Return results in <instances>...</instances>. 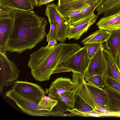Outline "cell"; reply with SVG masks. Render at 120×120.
<instances>
[{"mask_svg": "<svg viewBox=\"0 0 120 120\" xmlns=\"http://www.w3.org/2000/svg\"><path fill=\"white\" fill-rule=\"evenodd\" d=\"M13 18L12 31L6 45L7 51L21 54L31 49L46 36L48 22L45 17L32 11L15 10Z\"/></svg>", "mask_w": 120, "mask_h": 120, "instance_id": "obj_1", "label": "cell"}, {"mask_svg": "<svg viewBox=\"0 0 120 120\" xmlns=\"http://www.w3.org/2000/svg\"><path fill=\"white\" fill-rule=\"evenodd\" d=\"M77 50L73 43H60L50 47H41L30 55L28 66L31 75L39 82L49 80L54 71Z\"/></svg>", "mask_w": 120, "mask_h": 120, "instance_id": "obj_2", "label": "cell"}, {"mask_svg": "<svg viewBox=\"0 0 120 120\" xmlns=\"http://www.w3.org/2000/svg\"><path fill=\"white\" fill-rule=\"evenodd\" d=\"M5 96L13 100L23 112L35 116H56L58 112L38 110V105L41 100L24 95L10 90L6 92Z\"/></svg>", "mask_w": 120, "mask_h": 120, "instance_id": "obj_3", "label": "cell"}, {"mask_svg": "<svg viewBox=\"0 0 120 120\" xmlns=\"http://www.w3.org/2000/svg\"><path fill=\"white\" fill-rule=\"evenodd\" d=\"M90 60L85 47H81L68 57L53 74L72 72L83 75L88 66Z\"/></svg>", "mask_w": 120, "mask_h": 120, "instance_id": "obj_4", "label": "cell"}, {"mask_svg": "<svg viewBox=\"0 0 120 120\" xmlns=\"http://www.w3.org/2000/svg\"><path fill=\"white\" fill-rule=\"evenodd\" d=\"M20 71L15 63L10 60L6 52H0V92L4 87L12 85L17 81Z\"/></svg>", "mask_w": 120, "mask_h": 120, "instance_id": "obj_5", "label": "cell"}, {"mask_svg": "<svg viewBox=\"0 0 120 120\" xmlns=\"http://www.w3.org/2000/svg\"><path fill=\"white\" fill-rule=\"evenodd\" d=\"M45 15L49 22L54 21L57 23L58 27L57 41L65 42L67 38L68 20L63 17L59 11L57 6L54 3L46 5Z\"/></svg>", "mask_w": 120, "mask_h": 120, "instance_id": "obj_6", "label": "cell"}, {"mask_svg": "<svg viewBox=\"0 0 120 120\" xmlns=\"http://www.w3.org/2000/svg\"><path fill=\"white\" fill-rule=\"evenodd\" d=\"M98 16L93 12L77 21H69L67 38L69 40L74 39L77 40L79 39L90 27L96 22Z\"/></svg>", "mask_w": 120, "mask_h": 120, "instance_id": "obj_7", "label": "cell"}, {"mask_svg": "<svg viewBox=\"0 0 120 120\" xmlns=\"http://www.w3.org/2000/svg\"><path fill=\"white\" fill-rule=\"evenodd\" d=\"M102 44L97 52L90 59L88 66L84 74V79L86 81L96 75L103 76L105 74V65L103 55L105 46Z\"/></svg>", "mask_w": 120, "mask_h": 120, "instance_id": "obj_8", "label": "cell"}, {"mask_svg": "<svg viewBox=\"0 0 120 120\" xmlns=\"http://www.w3.org/2000/svg\"><path fill=\"white\" fill-rule=\"evenodd\" d=\"M11 88L18 93L40 100L46 95L45 91L40 86L26 81L17 80L12 84Z\"/></svg>", "mask_w": 120, "mask_h": 120, "instance_id": "obj_9", "label": "cell"}, {"mask_svg": "<svg viewBox=\"0 0 120 120\" xmlns=\"http://www.w3.org/2000/svg\"><path fill=\"white\" fill-rule=\"evenodd\" d=\"M98 0H58V10L65 18L74 11L81 9L98 1Z\"/></svg>", "mask_w": 120, "mask_h": 120, "instance_id": "obj_10", "label": "cell"}, {"mask_svg": "<svg viewBox=\"0 0 120 120\" xmlns=\"http://www.w3.org/2000/svg\"><path fill=\"white\" fill-rule=\"evenodd\" d=\"M73 83L71 79L61 77L53 81L48 90V96L56 99L59 95L66 91L71 90Z\"/></svg>", "mask_w": 120, "mask_h": 120, "instance_id": "obj_11", "label": "cell"}, {"mask_svg": "<svg viewBox=\"0 0 120 120\" xmlns=\"http://www.w3.org/2000/svg\"><path fill=\"white\" fill-rule=\"evenodd\" d=\"M13 17L0 18V52H6V45L12 33Z\"/></svg>", "mask_w": 120, "mask_h": 120, "instance_id": "obj_12", "label": "cell"}, {"mask_svg": "<svg viewBox=\"0 0 120 120\" xmlns=\"http://www.w3.org/2000/svg\"><path fill=\"white\" fill-rule=\"evenodd\" d=\"M105 65V75L120 82V70L116 60L106 49L103 50Z\"/></svg>", "mask_w": 120, "mask_h": 120, "instance_id": "obj_13", "label": "cell"}, {"mask_svg": "<svg viewBox=\"0 0 120 120\" xmlns=\"http://www.w3.org/2000/svg\"><path fill=\"white\" fill-rule=\"evenodd\" d=\"M107 96L108 102L106 110L113 114V116H120V93L106 86L103 88Z\"/></svg>", "mask_w": 120, "mask_h": 120, "instance_id": "obj_14", "label": "cell"}, {"mask_svg": "<svg viewBox=\"0 0 120 120\" xmlns=\"http://www.w3.org/2000/svg\"><path fill=\"white\" fill-rule=\"evenodd\" d=\"M96 25L99 29L109 31L120 30V12L102 17Z\"/></svg>", "mask_w": 120, "mask_h": 120, "instance_id": "obj_15", "label": "cell"}, {"mask_svg": "<svg viewBox=\"0 0 120 120\" xmlns=\"http://www.w3.org/2000/svg\"><path fill=\"white\" fill-rule=\"evenodd\" d=\"M97 15L103 13L104 17L120 12V0H103L96 8Z\"/></svg>", "mask_w": 120, "mask_h": 120, "instance_id": "obj_16", "label": "cell"}, {"mask_svg": "<svg viewBox=\"0 0 120 120\" xmlns=\"http://www.w3.org/2000/svg\"><path fill=\"white\" fill-rule=\"evenodd\" d=\"M110 34L105 42L106 49L116 60L120 50V30L109 31Z\"/></svg>", "mask_w": 120, "mask_h": 120, "instance_id": "obj_17", "label": "cell"}, {"mask_svg": "<svg viewBox=\"0 0 120 120\" xmlns=\"http://www.w3.org/2000/svg\"><path fill=\"white\" fill-rule=\"evenodd\" d=\"M0 4L15 10H33L34 6L31 0H0Z\"/></svg>", "mask_w": 120, "mask_h": 120, "instance_id": "obj_18", "label": "cell"}, {"mask_svg": "<svg viewBox=\"0 0 120 120\" xmlns=\"http://www.w3.org/2000/svg\"><path fill=\"white\" fill-rule=\"evenodd\" d=\"M109 31L105 30L99 29L90 34L82 40L83 45L99 43L101 44L106 41L110 34Z\"/></svg>", "mask_w": 120, "mask_h": 120, "instance_id": "obj_19", "label": "cell"}, {"mask_svg": "<svg viewBox=\"0 0 120 120\" xmlns=\"http://www.w3.org/2000/svg\"><path fill=\"white\" fill-rule=\"evenodd\" d=\"M76 89L74 85L72 89L60 94L56 99L63 102L67 106L72 109L74 107Z\"/></svg>", "mask_w": 120, "mask_h": 120, "instance_id": "obj_20", "label": "cell"}, {"mask_svg": "<svg viewBox=\"0 0 120 120\" xmlns=\"http://www.w3.org/2000/svg\"><path fill=\"white\" fill-rule=\"evenodd\" d=\"M58 103V101L49 96H43L38 104V110L51 112Z\"/></svg>", "mask_w": 120, "mask_h": 120, "instance_id": "obj_21", "label": "cell"}, {"mask_svg": "<svg viewBox=\"0 0 120 120\" xmlns=\"http://www.w3.org/2000/svg\"><path fill=\"white\" fill-rule=\"evenodd\" d=\"M67 111L70 112L69 114H64L65 116H79L82 117H98L102 116L95 110L89 112H83L78 110L76 109H68Z\"/></svg>", "mask_w": 120, "mask_h": 120, "instance_id": "obj_22", "label": "cell"}, {"mask_svg": "<svg viewBox=\"0 0 120 120\" xmlns=\"http://www.w3.org/2000/svg\"><path fill=\"white\" fill-rule=\"evenodd\" d=\"M75 103L72 109H75L83 112H89L94 109L89 106L80 97L75 95Z\"/></svg>", "mask_w": 120, "mask_h": 120, "instance_id": "obj_23", "label": "cell"}, {"mask_svg": "<svg viewBox=\"0 0 120 120\" xmlns=\"http://www.w3.org/2000/svg\"><path fill=\"white\" fill-rule=\"evenodd\" d=\"M105 86L120 93V82L105 75L103 76Z\"/></svg>", "mask_w": 120, "mask_h": 120, "instance_id": "obj_24", "label": "cell"}, {"mask_svg": "<svg viewBox=\"0 0 120 120\" xmlns=\"http://www.w3.org/2000/svg\"><path fill=\"white\" fill-rule=\"evenodd\" d=\"M49 22L50 25V29L49 33L46 35V41L48 42L52 39H55L57 41L58 34V24L57 22L54 21Z\"/></svg>", "mask_w": 120, "mask_h": 120, "instance_id": "obj_25", "label": "cell"}, {"mask_svg": "<svg viewBox=\"0 0 120 120\" xmlns=\"http://www.w3.org/2000/svg\"><path fill=\"white\" fill-rule=\"evenodd\" d=\"M86 81L89 83L101 88H104L105 86L103 76H94L88 79Z\"/></svg>", "mask_w": 120, "mask_h": 120, "instance_id": "obj_26", "label": "cell"}, {"mask_svg": "<svg viewBox=\"0 0 120 120\" xmlns=\"http://www.w3.org/2000/svg\"><path fill=\"white\" fill-rule=\"evenodd\" d=\"M101 45L99 43H94L84 45V47L86 50L88 56L90 59L96 53Z\"/></svg>", "mask_w": 120, "mask_h": 120, "instance_id": "obj_27", "label": "cell"}, {"mask_svg": "<svg viewBox=\"0 0 120 120\" xmlns=\"http://www.w3.org/2000/svg\"><path fill=\"white\" fill-rule=\"evenodd\" d=\"M103 0H101L94 2L89 6L83 8L81 9V13L86 16L92 12L98 7Z\"/></svg>", "mask_w": 120, "mask_h": 120, "instance_id": "obj_28", "label": "cell"}, {"mask_svg": "<svg viewBox=\"0 0 120 120\" xmlns=\"http://www.w3.org/2000/svg\"><path fill=\"white\" fill-rule=\"evenodd\" d=\"M15 10L0 4V18L13 17Z\"/></svg>", "mask_w": 120, "mask_h": 120, "instance_id": "obj_29", "label": "cell"}, {"mask_svg": "<svg viewBox=\"0 0 120 120\" xmlns=\"http://www.w3.org/2000/svg\"><path fill=\"white\" fill-rule=\"evenodd\" d=\"M81 9H79L72 12L68 17V19L69 22H75L86 17L81 12Z\"/></svg>", "mask_w": 120, "mask_h": 120, "instance_id": "obj_30", "label": "cell"}, {"mask_svg": "<svg viewBox=\"0 0 120 120\" xmlns=\"http://www.w3.org/2000/svg\"><path fill=\"white\" fill-rule=\"evenodd\" d=\"M94 109L98 112L102 116H113V114L109 112L106 109L102 108L97 105H96L95 106Z\"/></svg>", "mask_w": 120, "mask_h": 120, "instance_id": "obj_31", "label": "cell"}, {"mask_svg": "<svg viewBox=\"0 0 120 120\" xmlns=\"http://www.w3.org/2000/svg\"><path fill=\"white\" fill-rule=\"evenodd\" d=\"M54 0H37V6L39 7L43 4H46Z\"/></svg>", "mask_w": 120, "mask_h": 120, "instance_id": "obj_32", "label": "cell"}, {"mask_svg": "<svg viewBox=\"0 0 120 120\" xmlns=\"http://www.w3.org/2000/svg\"><path fill=\"white\" fill-rule=\"evenodd\" d=\"M57 41L55 39H51L48 42V44L46 46L50 47L55 45L57 44Z\"/></svg>", "mask_w": 120, "mask_h": 120, "instance_id": "obj_33", "label": "cell"}, {"mask_svg": "<svg viewBox=\"0 0 120 120\" xmlns=\"http://www.w3.org/2000/svg\"><path fill=\"white\" fill-rule=\"evenodd\" d=\"M116 60L120 70V50L117 55Z\"/></svg>", "mask_w": 120, "mask_h": 120, "instance_id": "obj_34", "label": "cell"}, {"mask_svg": "<svg viewBox=\"0 0 120 120\" xmlns=\"http://www.w3.org/2000/svg\"><path fill=\"white\" fill-rule=\"evenodd\" d=\"M34 6H37V0H31Z\"/></svg>", "mask_w": 120, "mask_h": 120, "instance_id": "obj_35", "label": "cell"}, {"mask_svg": "<svg viewBox=\"0 0 120 120\" xmlns=\"http://www.w3.org/2000/svg\"><path fill=\"white\" fill-rule=\"evenodd\" d=\"M100 0H98V1H99Z\"/></svg>", "mask_w": 120, "mask_h": 120, "instance_id": "obj_36", "label": "cell"}]
</instances>
